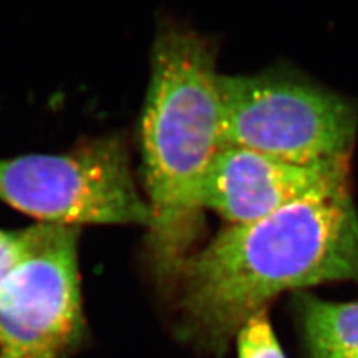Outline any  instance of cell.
<instances>
[{"label":"cell","instance_id":"obj_1","mask_svg":"<svg viewBox=\"0 0 358 358\" xmlns=\"http://www.w3.org/2000/svg\"><path fill=\"white\" fill-rule=\"evenodd\" d=\"M358 282V212L350 192L230 224L179 266V329L221 354L246 320L284 291Z\"/></svg>","mask_w":358,"mask_h":358},{"label":"cell","instance_id":"obj_2","mask_svg":"<svg viewBox=\"0 0 358 358\" xmlns=\"http://www.w3.org/2000/svg\"><path fill=\"white\" fill-rule=\"evenodd\" d=\"M222 131L214 48L196 33L157 36L142 115V157L157 273L172 282L203 222V189Z\"/></svg>","mask_w":358,"mask_h":358},{"label":"cell","instance_id":"obj_3","mask_svg":"<svg viewBox=\"0 0 358 358\" xmlns=\"http://www.w3.org/2000/svg\"><path fill=\"white\" fill-rule=\"evenodd\" d=\"M224 142L291 162L350 159L358 109L297 75H220Z\"/></svg>","mask_w":358,"mask_h":358},{"label":"cell","instance_id":"obj_4","mask_svg":"<svg viewBox=\"0 0 358 358\" xmlns=\"http://www.w3.org/2000/svg\"><path fill=\"white\" fill-rule=\"evenodd\" d=\"M0 200L54 226L150 224L120 136L88 141L64 154L0 159Z\"/></svg>","mask_w":358,"mask_h":358},{"label":"cell","instance_id":"obj_5","mask_svg":"<svg viewBox=\"0 0 358 358\" xmlns=\"http://www.w3.org/2000/svg\"><path fill=\"white\" fill-rule=\"evenodd\" d=\"M80 229L36 224L29 251L0 282V343L10 358H62L81 342Z\"/></svg>","mask_w":358,"mask_h":358},{"label":"cell","instance_id":"obj_6","mask_svg":"<svg viewBox=\"0 0 358 358\" xmlns=\"http://www.w3.org/2000/svg\"><path fill=\"white\" fill-rule=\"evenodd\" d=\"M350 159L291 162L226 143L208 172L203 205L245 224L301 200L350 192Z\"/></svg>","mask_w":358,"mask_h":358},{"label":"cell","instance_id":"obj_7","mask_svg":"<svg viewBox=\"0 0 358 358\" xmlns=\"http://www.w3.org/2000/svg\"><path fill=\"white\" fill-rule=\"evenodd\" d=\"M296 305L309 358H358V301L301 293Z\"/></svg>","mask_w":358,"mask_h":358},{"label":"cell","instance_id":"obj_8","mask_svg":"<svg viewBox=\"0 0 358 358\" xmlns=\"http://www.w3.org/2000/svg\"><path fill=\"white\" fill-rule=\"evenodd\" d=\"M238 358H287L266 309L254 313L239 329Z\"/></svg>","mask_w":358,"mask_h":358},{"label":"cell","instance_id":"obj_9","mask_svg":"<svg viewBox=\"0 0 358 358\" xmlns=\"http://www.w3.org/2000/svg\"><path fill=\"white\" fill-rule=\"evenodd\" d=\"M35 231L36 226L21 230L0 229V282L29 251Z\"/></svg>","mask_w":358,"mask_h":358},{"label":"cell","instance_id":"obj_10","mask_svg":"<svg viewBox=\"0 0 358 358\" xmlns=\"http://www.w3.org/2000/svg\"><path fill=\"white\" fill-rule=\"evenodd\" d=\"M0 358H10L9 355H8V352L5 351V348H3V345L0 343Z\"/></svg>","mask_w":358,"mask_h":358}]
</instances>
